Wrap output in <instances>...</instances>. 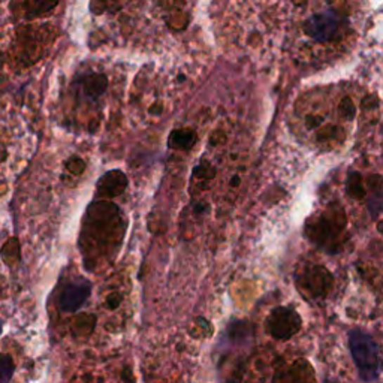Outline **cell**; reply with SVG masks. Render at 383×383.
<instances>
[{"label": "cell", "mask_w": 383, "mask_h": 383, "mask_svg": "<svg viewBox=\"0 0 383 383\" xmlns=\"http://www.w3.org/2000/svg\"><path fill=\"white\" fill-rule=\"evenodd\" d=\"M274 383H315V375L309 363L298 361L275 376Z\"/></svg>", "instance_id": "cell-4"}, {"label": "cell", "mask_w": 383, "mask_h": 383, "mask_svg": "<svg viewBox=\"0 0 383 383\" xmlns=\"http://www.w3.org/2000/svg\"><path fill=\"white\" fill-rule=\"evenodd\" d=\"M349 346L359 376L365 382H375L380 375V358L375 340L363 331H352Z\"/></svg>", "instance_id": "cell-1"}, {"label": "cell", "mask_w": 383, "mask_h": 383, "mask_svg": "<svg viewBox=\"0 0 383 383\" xmlns=\"http://www.w3.org/2000/svg\"><path fill=\"white\" fill-rule=\"evenodd\" d=\"M266 328L274 339L287 340L301 328V319L292 309L277 307L266 319Z\"/></svg>", "instance_id": "cell-2"}, {"label": "cell", "mask_w": 383, "mask_h": 383, "mask_svg": "<svg viewBox=\"0 0 383 383\" xmlns=\"http://www.w3.org/2000/svg\"><path fill=\"white\" fill-rule=\"evenodd\" d=\"M316 273H318V268H311L310 271L304 273V283L307 282H313V283H309V285H304L307 291H310L311 294L315 295H319L322 292H325L328 289V282L331 275L325 271L323 268L319 270V274H318V278H316Z\"/></svg>", "instance_id": "cell-6"}, {"label": "cell", "mask_w": 383, "mask_h": 383, "mask_svg": "<svg viewBox=\"0 0 383 383\" xmlns=\"http://www.w3.org/2000/svg\"><path fill=\"white\" fill-rule=\"evenodd\" d=\"M91 286L87 282L71 283L65 287L60 298V309L66 313H74L83 306L90 297Z\"/></svg>", "instance_id": "cell-3"}, {"label": "cell", "mask_w": 383, "mask_h": 383, "mask_svg": "<svg viewBox=\"0 0 383 383\" xmlns=\"http://www.w3.org/2000/svg\"><path fill=\"white\" fill-rule=\"evenodd\" d=\"M14 373L13 359L6 355L0 356V383H9Z\"/></svg>", "instance_id": "cell-7"}, {"label": "cell", "mask_w": 383, "mask_h": 383, "mask_svg": "<svg viewBox=\"0 0 383 383\" xmlns=\"http://www.w3.org/2000/svg\"><path fill=\"white\" fill-rule=\"evenodd\" d=\"M0 332H2V325H0Z\"/></svg>", "instance_id": "cell-8"}, {"label": "cell", "mask_w": 383, "mask_h": 383, "mask_svg": "<svg viewBox=\"0 0 383 383\" xmlns=\"http://www.w3.org/2000/svg\"><path fill=\"white\" fill-rule=\"evenodd\" d=\"M126 188V177L122 172H110L99 181L98 195L99 196H117L123 193Z\"/></svg>", "instance_id": "cell-5"}]
</instances>
